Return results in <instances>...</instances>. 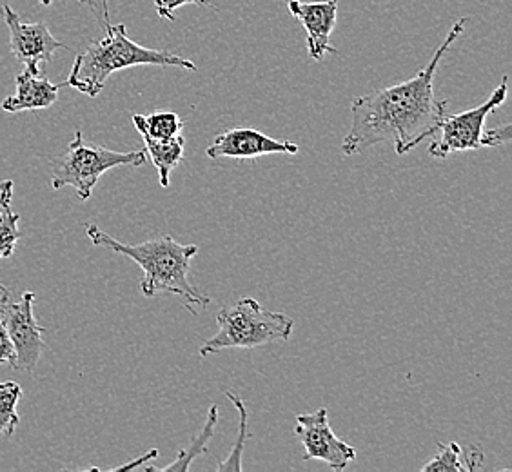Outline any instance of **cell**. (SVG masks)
<instances>
[{"instance_id": "4fadbf2b", "label": "cell", "mask_w": 512, "mask_h": 472, "mask_svg": "<svg viewBox=\"0 0 512 472\" xmlns=\"http://www.w3.org/2000/svg\"><path fill=\"white\" fill-rule=\"evenodd\" d=\"M146 153L157 168L160 186L169 187V175L173 169L178 168L184 162V149H186V138L178 137L157 140V138L142 137Z\"/></svg>"}, {"instance_id": "484cf974", "label": "cell", "mask_w": 512, "mask_h": 472, "mask_svg": "<svg viewBox=\"0 0 512 472\" xmlns=\"http://www.w3.org/2000/svg\"><path fill=\"white\" fill-rule=\"evenodd\" d=\"M51 2H55V0H39V4L42 6H50Z\"/></svg>"}, {"instance_id": "7402d4cb", "label": "cell", "mask_w": 512, "mask_h": 472, "mask_svg": "<svg viewBox=\"0 0 512 472\" xmlns=\"http://www.w3.org/2000/svg\"><path fill=\"white\" fill-rule=\"evenodd\" d=\"M512 138V124H503L500 128L485 131L487 148H500L503 144H509Z\"/></svg>"}, {"instance_id": "ba28073f", "label": "cell", "mask_w": 512, "mask_h": 472, "mask_svg": "<svg viewBox=\"0 0 512 472\" xmlns=\"http://www.w3.org/2000/svg\"><path fill=\"white\" fill-rule=\"evenodd\" d=\"M33 302H35V295L28 291L22 295L19 302L10 300V304L4 307L0 315V320L10 336L11 344L15 347V354H17L15 371L19 373H33L44 351L46 329L40 327L35 318Z\"/></svg>"}, {"instance_id": "d6986e66", "label": "cell", "mask_w": 512, "mask_h": 472, "mask_svg": "<svg viewBox=\"0 0 512 472\" xmlns=\"http://www.w3.org/2000/svg\"><path fill=\"white\" fill-rule=\"evenodd\" d=\"M462 447L458 443L442 445L440 453L422 467L424 472H469L462 463Z\"/></svg>"}, {"instance_id": "7a4b0ae2", "label": "cell", "mask_w": 512, "mask_h": 472, "mask_svg": "<svg viewBox=\"0 0 512 472\" xmlns=\"http://www.w3.org/2000/svg\"><path fill=\"white\" fill-rule=\"evenodd\" d=\"M86 235L93 246L128 256L142 269L144 276L140 280V291L146 298H155L162 293L175 295L182 298L191 311L193 305L207 307L211 304L209 296L189 282L191 262L198 253L195 244H180L169 235L142 244H124L95 224L86 226Z\"/></svg>"}, {"instance_id": "d4e9b609", "label": "cell", "mask_w": 512, "mask_h": 472, "mask_svg": "<svg viewBox=\"0 0 512 472\" xmlns=\"http://www.w3.org/2000/svg\"><path fill=\"white\" fill-rule=\"evenodd\" d=\"M10 300H13V296H11L10 289H6V287L0 286V315H2L4 307L10 304Z\"/></svg>"}, {"instance_id": "ac0fdd59", "label": "cell", "mask_w": 512, "mask_h": 472, "mask_svg": "<svg viewBox=\"0 0 512 472\" xmlns=\"http://www.w3.org/2000/svg\"><path fill=\"white\" fill-rule=\"evenodd\" d=\"M20 217L11 209V206H0V260L10 258L15 253V247L19 242Z\"/></svg>"}, {"instance_id": "e0dca14e", "label": "cell", "mask_w": 512, "mask_h": 472, "mask_svg": "<svg viewBox=\"0 0 512 472\" xmlns=\"http://www.w3.org/2000/svg\"><path fill=\"white\" fill-rule=\"evenodd\" d=\"M22 389L17 382H4L0 384V434L11 436L15 433L20 418L17 413Z\"/></svg>"}, {"instance_id": "3957f363", "label": "cell", "mask_w": 512, "mask_h": 472, "mask_svg": "<svg viewBox=\"0 0 512 472\" xmlns=\"http://www.w3.org/2000/svg\"><path fill=\"white\" fill-rule=\"evenodd\" d=\"M106 35L93 40L86 50L77 55L64 84L95 99L106 86L109 77L122 69L135 66H162V68H184L197 71L193 60L184 59L171 51L149 50L129 39L124 24H111L108 4L102 0Z\"/></svg>"}, {"instance_id": "ffe728a7", "label": "cell", "mask_w": 512, "mask_h": 472, "mask_svg": "<svg viewBox=\"0 0 512 472\" xmlns=\"http://www.w3.org/2000/svg\"><path fill=\"white\" fill-rule=\"evenodd\" d=\"M153 4H155L158 17L171 20V22H175V11L182 8V6H186V4H197L202 8H215L209 0H153Z\"/></svg>"}, {"instance_id": "603a6c76", "label": "cell", "mask_w": 512, "mask_h": 472, "mask_svg": "<svg viewBox=\"0 0 512 472\" xmlns=\"http://www.w3.org/2000/svg\"><path fill=\"white\" fill-rule=\"evenodd\" d=\"M157 456V449H151L149 453L138 456L137 460L126 463V465H120V467H115V469H109V472L133 471V469H140V467H144V465H146V462L153 460V458H157Z\"/></svg>"}, {"instance_id": "2e32d148", "label": "cell", "mask_w": 512, "mask_h": 472, "mask_svg": "<svg viewBox=\"0 0 512 472\" xmlns=\"http://www.w3.org/2000/svg\"><path fill=\"white\" fill-rule=\"evenodd\" d=\"M226 396L231 400V404L235 405L238 411V418H240V429H238L237 442L233 451L229 453L224 462L218 463L217 471H242V454H244V447H246L247 438H249V414H247V407L242 398H238L237 394L229 393L226 391Z\"/></svg>"}, {"instance_id": "6da1fadb", "label": "cell", "mask_w": 512, "mask_h": 472, "mask_svg": "<svg viewBox=\"0 0 512 472\" xmlns=\"http://www.w3.org/2000/svg\"><path fill=\"white\" fill-rule=\"evenodd\" d=\"M465 17L454 22L433 59L413 79L378 89L351 102V128L342 142L345 157L360 155L382 142H393L396 155H407L434 137L447 113V102L434 95V77L445 53L465 30Z\"/></svg>"}, {"instance_id": "8992f818", "label": "cell", "mask_w": 512, "mask_h": 472, "mask_svg": "<svg viewBox=\"0 0 512 472\" xmlns=\"http://www.w3.org/2000/svg\"><path fill=\"white\" fill-rule=\"evenodd\" d=\"M509 95V77L505 75L500 86L494 89L491 97L480 104L478 108L467 109L456 115H447L442 118L436 140L429 146V155L438 160L462 153V151H476L487 148L485 142V120L500 108Z\"/></svg>"}, {"instance_id": "44dd1931", "label": "cell", "mask_w": 512, "mask_h": 472, "mask_svg": "<svg viewBox=\"0 0 512 472\" xmlns=\"http://www.w3.org/2000/svg\"><path fill=\"white\" fill-rule=\"evenodd\" d=\"M2 364H8L15 369L17 354H15V347L11 344L8 331H6V327H4L2 320H0V365Z\"/></svg>"}, {"instance_id": "7c38bea8", "label": "cell", "mask_w": 512, "mask_h": 472, "mask_svg": "<svg viewBox=\"0 0 512 472\" xmlns=\"http://www.w3.org/2000/svg\"><path fill=\"white\" fill-rule=\"evenodd\" d=\"M15 93L2 102V109L8 113L48 109L59 100V89L66 84H51L42 73H31L24 69L15 80Z\"/></svg>"}, {"instance_id": "8fae6325", "label": "cell", "mask_w": 512, "mask_h": 472, "mask_svg": "<svg viewBox=\"0 0 512 472\" xmlns=\"http://www.w3.org/2000/svg\"><path fill=\"white\" fill-rule=\"evenodd\" d=\"M340 0L324 2H302L287 0V8L306 30L307 51L315 60L324 59L325 55H336L338 50L331 46V35L336 26Z\"/></svg>"}, {"instance_id": "30bf717a", "label": "cell", "mask_w": 512, "mask_h": 472, "mask_svg": "<svg viewBox=\"0 0 512 472\" xmlns=\"http://www.w3.org/2000/svg\"><path fill=\"white\" fill-rule=\"evenodd\" d=\"M298 149L295 142L276 140L256 129L237 128L217 135L206 153L209 158L255 160L267 155H296Z\"/></svg>"}, {"instance_id": "5b68a950", "label": "cell", "mask_w": 512, "mask_h": 472, "mask_svg": "<svg viewBox=\"0 0 512 472\" xmlns=\"http://www.w3.org/2000/svg\"><path fill=\"white\" fill-rule=\"evenodd\" d=\"M144 164H146L144 149L120 153L113 149L102 148L97 144H89L82 137V133L77 131L75 138L69 142L66 153L53 162L51 187L53 189L73 187L79 200L86 202L104 173L120 166L140 168Z\"/></svg>"}, {"instance_id": "5bb4252c", "label": "cell", "mask_w": 512, "mask_h": 472, "mask_svg": "<svg viewBox=\"0 0 512 472\" xmlns=\"http://www.w3.org/2000/svg\"><path fill=\"white\" fill-rule=\"evenodd\" d=\"M218 422V407L217 405H211V409H209V414H207L206 425H204V429L198 433L197 438L191 442L188 449H184V451H178L177 460L173 463H169L166 467H162V469H157V467H144L146 471H160V472H186L189 471V467H191V463L198 456H202V454L207 453V443L211 442V438H213V434H215V427H217Z\"/></svg>"}, {"instance_id": "cb8c5ba5", "label": "cell", "mask_w": 512, "mask_h": 472, "mask_svg": "<svg viewBox=\"0 0 512 472\" xmlns=\"http://www.w3.org/2000/svg\"><path fill=\"white\" fill-rule=\"evenodd\" d=\"M13 180H2L0 182V206H11V198H13Z\"/></svg>"}, {"instance_id": "9a60e30c", "label": "cell", "mask_w": 512, "mask_h": 472, "mask_svg": "<svg viewBox=\"0 0 512 472\" xmlns=\"http://www.w3.org/2000/svg\"><path fill=\"white\" fill-rule=\"evenodd\" d=\"M133 126L140 133V137L166 138L178 137L184 131V120L178 117L175 111H162L153 115H133Z\"/></svg>"}, {"instance_id": "277c9868", "label": "cell", "mask_w": 512, "mask_h": 472, "mask_svg": "<svg viewBox=\"0 0 512 472\" xmlns=\"http://www.w3.org/2000/svg\"><path fill=\"white\" fill-rule=\"evenodd\" d=\"M218 333L206 340L198 354L207 358L226 349H256L286 342L295 331V320L284 313L267 311L255 298H242L217 315Z\"/></svg>"}, {"instance_id": "52a82bcc", "label": "cell", "mask_w": 512, "mask_h": 472, "mask_svg": "<svg viewBox=\"0 0 512 472\" xmlns=\"http://www.w3.org/2000/svg\"><path fill=\"white\" fill-rule=\"evenodd\" d=\"M295 436L304 445V460L327 463L333 471H344L349 463L355 462V447L333 433L325 407L315 413L298 414Z\"/></svg>"}, {"instance_id": "9c48e42d", "label": "cell", "mask_w": 512, "mask_h": 472, "mask_svg": "<svg viewBox=\"0 0 512 472\" xmlns=\"http://www.w3.org/2000/svg\"><path fill=\"white\" fill-rule=\"evenodd\" d=\"M0 11L10 31L11 55L31 73H40V66L48 64L55 51L66 50V46L51 35L48 24L24 22L8 4H4Z\"/></svg>"}]
</instances>
